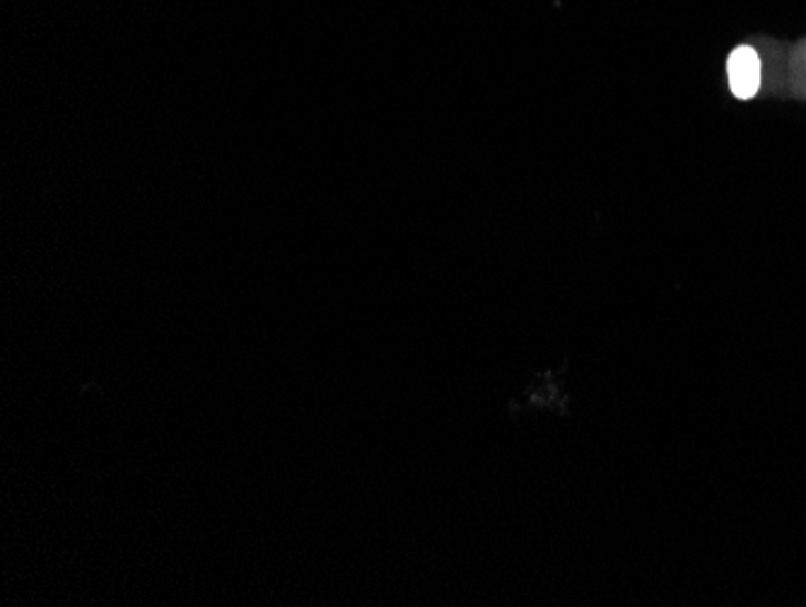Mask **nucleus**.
Listing matches in <instances>:
<instances>
[{"label": "nucleus", "mask_w": 806, "mask_h": 607, "mask_svg": "<svg viewBox=\"0 0 806 607\" xmlns=\"http://www.w3.org/2000/svg\"><path fill=\"white\" fill-rule=\"evenodd\" d=\"M727 78L736 100L756 98L761 88V57L754 47H736L727 59Z\"/></svg>", "instance_id": "obj_1"}]
</instances>
